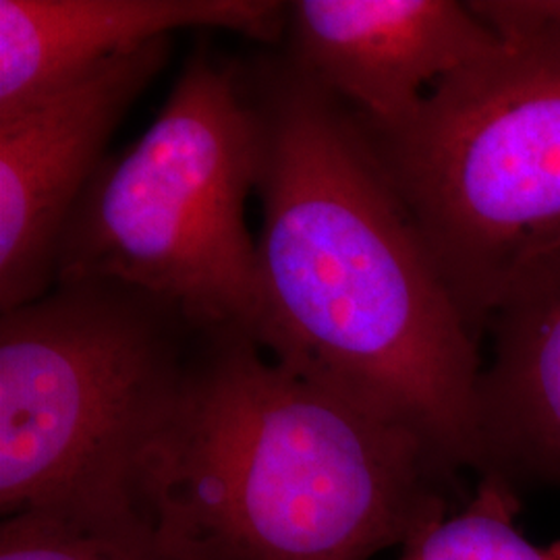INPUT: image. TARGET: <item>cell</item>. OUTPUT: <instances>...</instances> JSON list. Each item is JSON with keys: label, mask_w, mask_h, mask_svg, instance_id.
Returning <instances> with one entry per match:
<instances>
[{"label": "cell", "mask_w": 560, "mask_h": 560, "mask_svg": "<svg viewBox=\"0 0 560 560\" xmlns=\"http://www.w3.org/2000/svg\"><path fill=\"white\" fill-rule=\"evenodd\" d=\"M0 560H180L138 513L71 517L25 511L2 520Z\"/></svg>", "instance_id": "10"}, {"label": "cell", "mask_w": 560, "mask_h": 560, "mask_svg": "<svg viewBox=\"0 0 560 560\" xmlns=\"http://www.w3.org/2000/svg\"><path fill=\"white\" fill-rule=\"evenodd\" d=\"M360 127L478 339L560 277V55L501 44L407 122Z\"/></svg>", "instance_id": "4"}, {"label": "cell", "mask_w": 560, "mask_h": 560, "mask_svg": "<svg viewBox=\"0 0 560 560\" xmlns=\"http://www.w3.org/2000/svg\"><path fill=\"white\" fill-rule=\"evenodd\" d=\"M494 360L478 386L480 474L560 483V277L492 320Z\"/></svg>", "instance_id": "9"}, {"label": "cell", "mask_w": 560, "mask_h": 560, "mask_svg": "<svg viewBox=\"0 0 560 560\" xmlns=\"http://www.w3.org/2000/svg\"><path fill=\"white\" fill-rule=\"evenodd\" d=\"M171 38L104 62L0 120V312L57 284L60 241L120 120L164 71Z\"/></svg>", "instance_id": "6"}, {"label": "cell", "mask_w": 560, "mask_h": 560, "mask_svg": "<svg viewBox=\"0 0 560 560\" xmlns=\"http://www.w3.org/2000/svg\"><path fill=\"white\" fill-rule=\"evenodd\" d=\"M453 474L416 432L203 330L133 511L180 560H372L446 517Z\"/></svg>", "instance_id": "2"}, {"label": "cell", "mask_w": 560, "mask_h": 560, "mask_svg": "<svg viewBox=\"0 0 560 560\" xmlns=\"http://www.w3.org/2000/svg\"><path fill=\"white\" fill-rule=\"evenodd\" d=\"M0 314L2 515L136 513L203 330L117 280L57 282Z\"/></svg>", "instance_id": "3"}, {"label": "cell", "mask_w": 560, "mask_h": 560, "mask_svg": "<svg viewBox=\"0 0 560 560\" xmlns=\"http://www.w3.org/2000/svg\"><path fill=\"white\" fill-rule=\"evenodd\" d=\"M550 550H552V555H555V559L560 560V540L555 541L552 546H550Z\"/></svg>", "instance_id": "13"}, {"label": "cell", "mask_w": 560, "mask_h": 560, "mask_svg": "<svg viewBox=\"0 0 560 560\" xmlns=\"http://www.w3.org/2000/svg\"><path fill=\"white\" fill-rule=\"evenodd\" d=\"M256 179L258 125L240 67L198 50L161 115L81 196L57 282L117 280L168 301L200 330L252 335L258 241L245 206Z\"/></svg>", "instance_id": "5"}, {"label": "cell", "mask_w": 560, "mask_h": 560, "mask_svg": "<svg viewBox=\"0 0 560 560\" xmlns=\"http://www.w3.org/2000/svg\"><path fill=\"white\" fill-rule=\"evenodd\" d=\"M284 55L365 129L411 119L436 83L501 48L455 0H295Z\"/></svg>", "instance_id": "7"}, {"label": "cell", "mask_w": 560, "mask_h": 560, "mask_svg": "<svg viewBox=\"0 0 560 560\" xmlns=\"http://www.w3.org/2000/svg\"><path fill=\"white\" fill-rule=\"evenodd\" d=\"M258 125L252 337L291 374L480 471L478 337L353 113L284 52L240 67Z\"/></svg>", "instance_id": "1"}, {"label": "cell", "mask_w": 560, "mask_h": 560, "mask_svg": "<svg viewBox=\"0 0 560 560\" xmlns=\"http://www.w3.org/2000/svg\"><path fill=\"white\" fill-rule=\"evenodd\" d=\"M517 509L511 481L481 474L469 504L407 541L399 560H557L550 546L540 548L521 534Z\"/></svg>", "instance_id": "11"}, {"label": "cell", "mask_w": 560, "mask_h": 560, "mask_svg": "<svg viewBox=\"0 0 560 560\" xmlns=\"http://www.w3.org/2000/svg\"><path fill=\"white\" fill-rule=\"evenodd\" d=\"M287 18L279 0H0V120L177 30L277 44Z\"/></svg>", "instance_id": "8"}, {"label": "cell", "mask_w": 560, "mask_h": 560, "mask_svg": "<svg viewBox=\"0 0 560 560\" xmlns=\"http://www.w3.org/2000/svg\"><path fill=\"white\" fill-rule=\"evenodd\" d=\"M467 4L504 46L560 55V0H476Z\"/></svg>", "instance_id": "12"}]
</instances>
